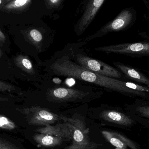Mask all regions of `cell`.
Here are the masks:
<instances>
[{"label":"cell","mask_w":149,"mask_h":149,"mask_svg":"<svg viewBox=\"0 0 149 149\" xmlns=\"http://www.w3.org/2000/svg\"><path fill=\"white\" fill-rule=\"evenodd\" d=\"M44 77L72 78L82 83L99 87L108 92H115L130 98L142 97L141 92L131 89L130 81L103 76L86 70L71 58L65 46L56 52L49 59L41 61Z\"/></svg>","instance_id":"1"},{"label":"cell","mask_w":149,"mask_h":149,"mask_svg":"<svg viewBox=\"0 0 149 149\" xmlns=\"http://www.w3.org/2000/svg\"><path fill=\"white\" fill-rule=\"evenodd\" d=\"M39 90L38 106L52 112L88 104L100 99L105 90L99 87L79 81L72 86L53 83L50 78L43 77Z\"/></svg>","instance_id":"2"},{"label":"cell","mask_w":149,"mask_h":149,"mask_svg":"<svg viewBox=\"0 0 149 149\" xmlns=\"http://www.w3.org/2000/svg\"><path fill=\"white\" fill-rule=\"evenodd\" d=\"M71 58L86 70L103 76L126 80L123 74L116 68L88 55L77 42L65 45Z\"/></svg>","instance_id":"3"},{"label":"cell","mask_w":149,"mask_h":149,"mask_svg":"<svg viewBox=\"0 0 149 149\" xmlns=\"http://www.w3.org/2000/svg\"><path fill=\"white\" fill-rule=\"evenodd\" d=\"M88 112L94 114L98 119L124 129H131L137 123L118 106L101 103L95 107L88 108Z\"/></svg>","instance_id":"4"},{"label":"cell","mask_w":149,"mask_h":149,"mask_svg":"<svg viewBox=\"0 0 149 149\" xmlns=\"http://www.w3.org/2000/svg\"><path fill=\"white\" fill-rule=\"evenodd\" d=\"M96 51L107 54L124 55L133 58L149 57V41L137 42L123 43L113 45L97 47Z\"/></svg>","instance_id":"5"},{"label":"cell","mask_w":149,"mask_h":149,"mask_svg":"<svg viewBox=\"0 0 149 149\" xmlns=\"http://www.w3.org/2000/svg\"><path fill=\"white\" fill-rule=\"evenodd\" d=\"M19 110L30 125L45 126L61 120L60 115L39 106H31Z\"/></svg>","instance_id":"6"},{"label":"cell","mask_w":149,"mask_h":149,"mask_svg":"<svg viewBox=\"0 0 149 149\" xmlns=\"http://www.w3.org/2000/svg\"><path fill=\"white\" fill-rule=\"evenodd\" d=\"M132 19L133 14L131 11L128 10H125L122 11L113 21L103 26L96 33L79 40L77 43L82 47L88 42L95 38L101 37L110 32L125 29L131 23Z\"/></svg>","instance_id":"7"},{"label":"cell","mask_w":149,"mask_h":149,"mask_svg":"<svg viewBox=\"0 0 149 149\" xmlns=\"http://www.w3.org/2000/svg\"><path fill=\"white\" fill-rule=\"evenodd\" d=\"M124 109L137 123L149 128V101L135 99L132 103L125 104Z\"/></svg>","instance_id":"8"},{"label":"cell","mask_w":149,"mask_h":149,"mask_svg":"<svg viewBox=\"0 0 149 149\" xmlns=\"http://www.w3.org/2000/svg\"><path fill=\"white\" fill-rule=\"evenodd\" d=\"M63 123L70 130L72 140V143L63 149H95L101 146L90 141L88 135L89 130L86 127H76L68 123Z\"/></svg>","instance_id":"9"},{"label":"cell","mask_w":149,"mask_h":149,"mask_svg":"<svg viewBox=\"0 0 149 149\" xmlns=\"http://www.w3.org/2000/svg\"><path fill=\"white\" fill-rule=\"evenodd\" d=\"M115 68L124 76L126 80L145 86L149 88V76L136 68L119 62H113Z\"/></svg>","instance_id":"10"},{"label":"cell","mask_w":149,"mask_h":149,"mask_svg":"<svg viewBox=\"0 0 149 149\" xmlns=\"http://www.w3.org/2000/svg\"><path fill=\"white\" fill-rule=\"evenodd\" d=\"M105 0H90L81 19L75 29L78 36L83 34L91 23Z\"/></svg>","instance_id":"11"},{"label":"cell","mask_w":149,"mask_h":149,"mask_svg":"<svg viewBox=\"0 0 149 149\" xmlns=\"http://www.w3.org/2000/svg\"><path fill=\"white\" fill-rule=\"evenodd\" d=\"M101 134L108 142L117 148L141 149L138 143L120 133L102 130Z\"/></svg>","instance_id":"12"},{"label":"cell","mask_w":149,"mask_h":149,"mask_svg":"<svg viewBox=\"0 0 149 149\" xmlns=\"http://www.w3.org/2000/svg\"><path fill=\"white\" fill-rule=\"evenodd\" d=\"M36 131L40 134H45L61 137L65 139L72 140V134L65 123H58L55 125H46L39 128Z\"/></svg>","instance_id":"13"},{"label":"cell","mask_w":149,"mask_h":149,"mask_svg":"<svg viewBox=\"0 0 149 149\" xmlns=\"http://www.w3.org/2000/svg\"><path fill=\"white\" fill-rule=\"evenodd\" d=\"M34 141L40 147L52 148L58 146L65 139L45 134H36L33 137Z\"/></svg>","instance_id":"14"},{"label":"cell","mask_w":149,"mask_h":149,"mask_svg":"<svg viewBox=\"0 0 149 149\" xmlns=\"http://www.w3.org/2000/svg\"><path fill=\"white\" fill-rule=\"evenodd\" d=\"M15 63L24 72L29 75L37 76L39 78L44 79L43 75L40 74L36 70L31 61L27 56L19 55L15 59Z\"/></svg>","instance_id":"15"},{"label":"cell","mask_w":149,"mask_h":149,"mask_svg":"<svg viewBox=\"0 0 149 149\" xmlns=\"http://www.w3.org/2000/svg\"><path fill=\"white\" fill-rule=\"evenodd\" d=\"M31 0H12L2 7L7 10H15L24 8L27 6Z\"/></svg>","instance_id":"16"},{"label":"cell","mask_w":149,"mask_h":149,"mask_svg":"<svg viewBox=\"0 0 149 149\" xmlns=\"http://www.w3.org/2000/svg\"><path fill=\"white\" fill-rule=\"evenodd\" d=\"M16 126L15 123L8 117L0 115V129L11 130L15 129Z\"/></svg>","instance_id":"17"},{"label":"cell","mask_w":149,"mask_h":149,"mask_svg":"<svg viewBox=\"0 0 149 149\" xmlns=\"http://www.w3.org/2000/svg\"><path fill=\"white\" fill-rule=\"evenodd\" d=\"M0 149H21L7 140L0 137Z\"/></svg>","instance_id":"18"},{"label":"cell","mask_w":149,"mask_h":149,"mask_svg":"<svg viewBox=\"0 0 149 149\" xmlns=\"http://www.w3.org/2000/svg\"><path fill=\"white\" fill-rule=\"evenodd\" d=\"M15 89V88L12 85L4 81H0V91L10 92V91H14Z\"/></svg>","instance_id":"19"},{"label":"cell","mask_w":149,"mask_h":149,"mask_svg":"<svg viewBox=\"0 0 149 149\" xmlns=\"http://www.w3.org/2000/svg\"><path fill=\"white\" fill-rule=\"evenodd\" d=\"M63 0H46L47 4L49 7H57L60 4Z\"/></svg>","instance_id":"20"},{"label":"cell","mask_w":149,"mask_h":149,"mask_svg":"<svg viewBox=\"0 0 149 149\" xmlns=\"http://www.w3.org/2000/svg\"><path fill=\"white\" fill-rule=\"evenodd\" d=\"M11 1L12 0H0V8L3 7L4 5Z\"/></svg>","instance_id":"21"},{"label":"cell","mask_w":149,"mask_h":149,"mask_svg":"<svg viewBox=\"0 0 149 149\" xmlns=\"http://www.w3.org/2000/svg\"><path fill=\"white\" fill-rule=\"evenodd\" d=\"M8 100V99L6 98H2V97H0V102Z\"/></svg>","instance_id":"22"},{"label":"cell","mask_w":149,"mask_h":149,"mask_svg":"<svg viewBox=\"0 0 149 149\" xmlns=\"http://www.w3.org/2000/svg\"><path fill=\"white\" fill-rule=\"evenodd\" d=\"M143 71L146 74H148L149 76V70H143Z\"/></svg>","instance_id":"23"},{"label":"cell","mask_w":149,"mask_h":149,"mask_svg":"<svg viewBox=\"0 0 149 149\" xmlns=\"http://www.w3.org/2000/svg\"><path fill=\"white\" fill-rule=\"evenodd\" d=\"M2 55V54L1 51V50H0V57H1Z\"/></svg>","instance_id":"24"}]
</instances>
